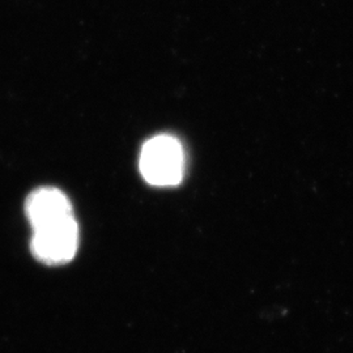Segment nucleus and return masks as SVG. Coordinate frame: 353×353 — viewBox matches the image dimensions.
<instances>
[{
  "label": "nucleus",
  "mask_w": 353,
  "mask_h": 353,
  "mask_svg": "<svg viewBox=\"0 0 353 353\" xmlns=\"http://www.w3.org/2000/svg\"><path fill=\"white\" fill-rule=\"evenodd\" d=\"M139 168L143 178L153 186L170 188L179 185L186 169L182 144L170 135L152 138L141 148Z\"/></svg>",
  "instance_id": "obj_1"
},
{
  "label": "nucleus",
  "mask_w": 353,
  "mask_h": 353,
  "mask_svg": "<svg viewBox=\"0 0 353 353\" xmlns=\"http://www.w3.org/2000/svg\"><path fill=\"white\" fill-rule=\"evenodd\" d=\"M79 248V227L75 217L50 227L33 230L30 250L45 265H58L74 259Z\"/></svg>",
  "instance_id": "obj_2"
},
{
  "label": "nucleus",
  "mask_w": 353,
  "mask_h": 353,
  "mask_svg": "<svg viewBox=\"0 0 353 353\" xmlns=\"http://www.w3.org/2000/svg\"><path fill=\"white\" fill-rule=\"evenodd\" d=\"M26 214L33 230L50 227L75 217L72 204L62 190L39 188L26 202Z\"/></svg>",
  "instance_id": "obj_3"
}]
</instances>
